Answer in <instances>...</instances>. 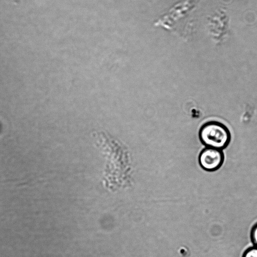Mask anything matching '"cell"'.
<instances>
[{"label":"cell","instance_id":"3","mask_svg":"<svg viewBox=\"0 0 257 257\" xmlns=\"http://www.w3.org/2000/svg\"><path fill=\"white\" fill-rule=\"evenodd\" d=\"M250 237L253 246L257 247V222L251 228Z\"/></svg>","mask_w":257,"mask_h":257},{"label":"cell","instance_id":"2","mask_svg":"<svg viewBox=\"0 0 257 257\" xmlns=\"http://www.w3.org/2000/svg\"><path fill=\"white\" fill-rule=\"evenodd\" d=\"M224 160L222 150L207 147L204 148L199 156L200 166L205 171L214 172L219 169Z\"/></svg>","mask_w":257,"mask_h":257},{"label":"cell","instance_id":"4","mask_svg":"<svg viewBox=\"0 0 257 257\" xmlns=\"http://www.w3.org/2000/svg\"><path fill=\"white\" fill-rule=\"evenodd\" d=\"M242 257H257V247L253 246L247 248L243 253Z\"/></svg>","mask_w":257,"mask_h":257},{"label":"cell","instance_id":"1","mask_svg":"<svg viewBox=\"0 0 257 257\" xmlns=\"http://www.w3.org/2000/svg\"><path fill=\"white\" fill-rule=\"evenodd\" d=\"M199 136L200 141L206 147L222 150L228 146L231 140L229 129L217 121H210L203 124Z\"/></svg>","mask_w":257,"mask_h":257}]
</instances>
